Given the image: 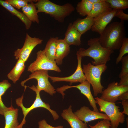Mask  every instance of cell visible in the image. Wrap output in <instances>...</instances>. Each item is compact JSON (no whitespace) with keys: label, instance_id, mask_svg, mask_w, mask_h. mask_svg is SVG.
Masks as SVG:
<instances>
[{"label":"cell","instance_id":"836d02e7","mask_svg":"<svg viewBox=\"0 0 128 128\" xmlns=\"http://www.w3.org/2000/svg\"><path fill=\"white\" fill-rule=\"evenodd\" d=\"M120 80L118 84L119 86H128V74L123 76L120 78Z\"/></svg>","mask_w":128,"mask_h":128},{"label":"cell","instance_id":"30bf717a","mask_svg":"<svg viewBox=\"0 0 128 128\" xmlns=\"http://www.w3.org/2000/svg\"><path fill=\"white\" fill-rule=\"evenodd\" d=\"M118 83L115 81L109 83L107 88L103 90L99 98L106 101L115 103L121 94L128 91V86L119 85Z\"/></svg>","mask_w":128,"mask_h":128},{"label":"cell","instance_id":"4dcf8cb0","mask_svg":"<svg viewBox=\"0 0 128 128\" xmlns=\"http://www.w3.org/2000/svg\"><path fill=\"white\" fill-rule=\"evenodd\" d=\"M90 128H111V124L110 120L103 119L99 121L95 125L93 126L89 125Z\"/></svg>","mask_w":128,"mask_h":128},{"label":"cell","instance_id":"2e32d148","mask_svg":"<svg viewBox=\"0 0 128 128\" xmlns=\"http://www.w3.org/2000/svg\"><path fill=\"white\" fill-rule=\"evenodd\" d=\"M65 35L64 39L70 46L71 45L78 46L81 44L82 35L73 26L72 23H69Z\"/></svg>","mask_w":128,"mask_h":128},{"label":"cell","instance_id":"277c9868","mask_svg":"<svg viewBox=\"0 0 128 128\" xmlns=\"http://www.w3.org/2000/svg\"><path fill=\"white\" fill-rule=\"evenodd\" d=\"M107 68L106 64L94 65L89 63L83 65L82 69L86 80L91 85L95 96L103 91L104 87L101 83V76Z\"/></svg>","mask_w":128,"mask_h":128},{"label":"cell","instance_id":"4316f807","mask_svg":"<svg viewBox=\"0 0 128 128\" xmlns=\"http://www.w3.org/2000/svg\"><path fill=\"white\" fill-rule=\"evenodd\" d=\"M113 10L125 9L128 8V0H106Z\"/></svg>","mask_w":128,"mask_h":128},{"label":"cell","instance_id":"8fae6325","mask_svg":"<svg viewBox=\"0 0 128 128\" xmlns=\"http://www.w3.org/2000/svg\"><path fill=\"white\" fill-rule=\"evenodd\" d=\"M90 86V83L86 80L76 85H64L62 87L57 88L56 90V91L60 93L63 97L65 95L64 92L66 90L72 88H75L78 89L80 91L81 93L87 97L90 105L93 109V110L95 112H99L98 109L96 105V100L94 98L91 91Z\"/></svg>","mask_w":128,"mask_h":128},{"label":"cell","instance_id":"4fadbf2b","mask_svg":"<svg viewBox=\"0 0 128 128\" xmlns=\"http://www.w3.org/2000/svg\"><path fill=\"white\" fill-rule=\"evenodd\" d=\"M82 121L86 123L99 119H110L105 114L92 110L87 106H83L74 113Z\"/></svg>","mask_w":128,"mask_h":128},{"label":"cell","instance_id":"ffe728a7","mask_svg":"<svg viewBox=\"0 0 128 128\" xmlns=\"http://www.w3.org/2000/svg\"><path fill=\"white\" fill-rule=\"evenodd\" d=\"M93 4L92 10L88 15L94 18L113 10L110 4L106 0H102L100 2Z\"/></svg>","mask_w":128,"mask_h":128},{"label":"cell","instance_id":"cb8c5ba5","mask_svg":"<svg viewBox=\"0 0 128 128\" xmlns=\"http://www.w3.org/2000/svg\"><path fill=\"white\" fill-rule=\"evenodd\" d=\"M59 39L57 37H50L43 50L45 54L50 60L55 61L56 49V42Z\"/></svg>","mask_w":128,"mask_h":128},{"label":"cell","instance_id":"7c38bea8","mask_svg":"<svg viewBox=\"0 0 128 128\" xmlns=\"http://www.w3.org/2000/svg\"><path fill=\"white\" fill-rule=\"evenodd\" d=\"M78 61L77 69L71 75L65 77H58L49 76V78L53 82L65 81L69 82L71 85L73 83L82 82L86 80V78L83 72L82 66V57L77 52Z\"/></svg>","mask_w":128,"mask_h":128},{"label":"cell","instance_id":"3957f363","mask_svg":"<svg viewBox=\"0 0 128 128\" xmlns=\"http://www.w3.org/2000/svg\"><path fill=\"white\" fill-rule=\"evenodd\" d=\"M37 13L43 12L50 15L55 20L63 23L66 17L69 16L75 9L69 3L62 5L56 4L49 0H38L35 3Z\"/></svg>","mask_w":128,"mask_h":128},{"label":"cell","instance_id":"9a60e30c","mask_svg":"<svg viewBox=\"0 0 128 128\" xmlns=\"http://www.w3.org/2000/svg\"><path fill=\"white\" fill-rule=\"evenodd\" d=\"M61 116L67 121L71 128H88L87 123H83L73 112L71 105L63 110Z\"/></svg>","mask_w":128,"mask_h":128},{"label":"cell","instance_id":"d4e9b609","mask_svg":"<svg viewBox=\"0 0 128 128\" xmlns=\"http://www.w3.org/2000/svg\"><path fill=\"white\" fill-rule=\"evenodd\" d=\"M93 5L88 0H82L78 3L76 7V11L82 16H87L91 11Z\"/></svg>","mask_w":128,"mask_h":128},{"label":"cell","instance_id":"d6986e66","mask_svg":"<svg viewBox=\"0 0 128 128\" xmlns=\"http://www.w3.org/2000/svg\"><path fill=\"white\" fill-rule=\"evenodd\" d=\"M94 23V18L87 15L83 19L78 18L72 25L82 35L91 29Z\"/></svg>","mask_w":128,"mask_h":128},{"label":"cell","instance_id":"9c48e42d","mask_svg":"<svg viewBox=\"0 0 128 128\" xmlns=\"http://www.w3.org/2000/svg\"><path fill=\"white\" fill-rule=\"evenodd\" d=\"M42 41L43 40L39 38L31 37L27 33L22 47L18 48L14 52L15 59H20L25 62L34 48L37 45L41 44Z\"/></svg>","mask_w":128,"mask_h":128},{"label":"cell","instance_id":"7402d4cb","mask_svg":"<svg viewBox=\"0 0 128 128\" xmlns=\"http://www.w3.org/2000/svg\"><path fill=\"white\" fill-rule=\"evenodd\" d=\"M0 5L20 19L25 24L26 29L28 30L30 28L32 22L27 18L23 12L18 10L5 1L0 0Z\"/></svg>","mask_w":128,"mask_h":128},{"label":"cell","instance_id":"74e56055","mask_svg":"<svg viewBox=\"0 0 128 128\" xmlns=\"http://www.w3.org/2000/svg\"><path fill=\"white\" fill-rule=\"evenodd\" d=\"M126 121L127 124V128H128V117H127L126 118Z\"/></svg>","mask_w":128,"mask_h":128},{"label":"cell","instance_id":"484cf974","mask_svg":"<svg viewBox=\"0 0 128 128\" xmlns=\"http://www.w3.org/2000/svg\"><path fill=\"white\" fill-rule=\"evenodd\" d=\"M11 86V84L7 80H4L0 82V114L3 115L7 108L3 103L2 97L7 90Z\"/></svg>","mask_w":128,"mask_h":128},{"label":"cell","instance_id":"f1b7e54d","mask_svg":"<svg viewBox=\"0 0 128 128\" xmlns=\"http://www.w3.org/2000/svg\"><path fill=\"white\" fill-rule=\"evenodd\" d=\"M119 52L116 61L117 64L121 61L123 56L128 53V38L125 37L124 39L121 47L119 49Z\"/></svg>","mask_w":128,"mask_h":128},{"label":"cell","instance_id":"603a6c76","mask_svg":"<svg viewBox=\"0 0 128 128\" xmlns=\"http://www.w3.org/2000/svg\"><path fill=\"white\" fill-rule=\"evenodd\" d=\"M23 13L32 22L39 23L38 15L37 8L34 2L28 4L22 8Z\"/></svg>","mask_w":128,"mask_h":128},{"label":"cell","instance_id":"44dd1931","mask_svg":"<svg viewBox=\"0 0 128 128\" xmlns=\"http://www.w3.org/2000/svg\"><path fill=\"white\" fill-rule=\"evenodd\" d=\"M25 62L21 59H18L14 66L7 75L8 78L14 83L18 81L24 71L26 66Z\"/></svg>","mask_w":128,"mask_h":128},{"label":"cell","instance_id":"ba28073f","mask_svg":"<svg viewBox=\"0 0 128 128\" xmlns=\"http://www.w3.org/2000/svg\"><path fill=\"white\" fill-rule=\"evenodd\" d=\"M36 60L31 63L27 71L31 73L39 70H51L58 73L61 70L56 64L55 61L49 60L46 56L44 50H40L36 53Z\"/></svg>","mask_w":128,"mask_h":128},{"label":"cell","instance_id":"ac0fdd59","mask_svg":"<svg viewBox=\"0 0 128 128\" xmlns=\"http://www.w3.org/2000/svg\"><path fill=\"white\" fill-rule=\"evenodd\" d=\"M18 110L14 108L11 105L4 113L5 120L4 128H18L19 123L17 119Z\"/></svg>","mask_w":128,"mask_h":128},{"label":"cell","instance_id":"1f68e13d","mask_svg":"<svg viewBox=\"0 0 128 128\" xmlns=\"http://www.w3.org/2000/svg\"><path fill=\"white\" fill-rule=\"evenodd\" d=\"M114 17H116L120 19L121 20H128V14L124 12L123 10H117L115 15Z\"/></svg>","mask_w":128,"mask_h":128},{"label":"cell","instance_id":"6da1fadb","mask_svg":"<svg viewBox=\"0 0 128 128\" xmlns=\"http://www.w3.org/2000/svg\"><path fill=\"white\" fill-rule=\"evenodd\" d=\"M100 35L99 41L102 47L113 50L119 49L126 35L124 21L110 23Z\"/></svg>","mask_w":128,"mask_h":128},{"label":"cell","instance_id":"e0dca14e","mask_svg":"<svg viewBox=\"0 0 128 128\" xmlns=\"http://www.w3.org/2000/svg\"><path fill=\"white\" fill-rule=\"evenodd\" d=\"M70 46L64 39H58L56 42L55 62L57 65H61L63 59L69 54L70 51Z\"/></svg>","mask_w":128,"mask_h":128},{"label":"cell","instance_id":"d6a6232c","mask_svg":"<svg viewBox=\"0 0 128 128\" xmlns=\"http://www.w3.org/2000/svg\"><path fill=\"white\" fill-rule=\"evenodd\" d=\"M39 128H64L62 125L54 127L48 124L44 119L39 121L38 123Z\"/></svg>","mask_w":128,"mask_h":128},{"label":"cell","instance_id":"5bb4252c","mask_svg":"<svg viewBox=\"0 0 128 128\" xmlns=\"http://www.w3.org/2000/svg\"><path fill=\"white\" fill-rule=\"evenodd\" d=\"M116 11L113 9L94 18V23L91 29V30L100 34L114 17Z\"/></svg>","mask_w":128,"mask_h":128},{"label":"cell","instance_id":"83f0119b","mask_svg":"<svg viewBox=\"0 0 128 128\" xmlns=\"http://www.w3.org/2000/svg\"><path fill=\"white\" fill-rule=\"evenodd\" d=\"M5 1L14 8L18 9L22 8L28 3L31 2H37V0H6Z\"/></svg>","mask_w":128,"mask_h":128},{"label":"cell","instance_id":"52a82bcc","mask_svg":"<svg viewBox=\"0 0 128 128\" xmlns=\"http://www.w3.org/2000/svg\"><path fill=\"white\" fill-rule=\"evenodd\" d=\"M48 71L47 70H39L31 73L27 78L21 82V85L24 87L25 91L27 86L24 85V83L29 80L35 79L37 82V85L36 87L38 90L40 91H44L50 95L53 96L56 93V91L49 80V76Z\"/></svg>","mask_w":128,"mask_h":128},{"label":"cell","instance_id":"8992f818","mask_svg":"<svg viewBox=\"0 0 128 128\" xmlns=\"http://www.w3.org/2000/svg\"><path fill=\"white\" fill-rule=\"evenodd\" d=\"M30 89L35 91L36 94L35 100L32 104L29 107H25L23 104V94L20 97L16 100V102L18 106L20 107L22 109L23 114V118L21 122L18 126V128H23V125L25 124L26 117L28 114L33 110L38 108L42 107L48 110L52 115L54 119L55 120L59 118V116L56 111L52 110L50 108V106L49 104L46 103L43 101L41 98L40 95V91L38 90L36 87L33 85L31 87H28Z\"/></svg>","mask_w":128,"mask_h":128},{"label":"cell","instance_id":"5b68a950","mask_svg":"<svg viewBox=\"0 0 128 128\" xmlns=\"http://www.w3.org/2000/svg\"><path fill=\"white\" fill-rule=\"evenodd\" d=\"M94 99L100 112H104L109 118L111 128H118L120 123H124L125 115L120 111L119 107L115 105L116 103L106 101L97 97Z\"/></svg>","mask_w":128,"mask_h":128},{"label":"cell","instance_id":"7a4b0ae2","mask_svg":"<svg viewBox=\"0 0 128 128\" xmlns=\"http://www.w3.org/2000/svg\"><path fill=\"white\" fill-rule=\"evenodd\" d=\"M89 47L85 49L80 48L77 52L81 57L88 56L92 58V64L94 65L106 64L110 59L111 55L114 50L102 47L98 37L91 38L87 42Z\"/></svg>","mask_w":128,"mask_h":128},{"label":"cell","instance_id":"f546056e","mask_svg":"<svg viewBox=\"0 0 128 128\" xmlns=\"http://www.w3.org/2000/svg\"><path fill=\"white\" fill-rule=\"evenodd\" d=\"M121 61L122 64V69L119 75V77L120 78L123 76L128 74V55L123 56Z\"/></svg>","mask_w":128,"mask_h":128},{"label":"cell","instance_id":"d590c367","mask_svg":"<svg viewBox=\"0 0 128 128\" xmlns=\"http://www.w3.org/2000/svg\"><path fill=\"white\" fill-rule=\"evenodd\" d=\"M128 100V91L121 94L118 97V100L122 101Z\"/></svg>","mask_w":128,"mask_h":128},{"label":"cell","instance_id":"e575fe53","mask_svg":"<svg viewBox=\"0 0 128 128\" xmlns=\"http://www.w3.org/2000/svg\"><path fill=\"white\" fill-rule=\"evenodd\" d=\"M123 106V111L122 112L123 114L128 115V100H123L121 102Z\"/></svg>","mask_w":128,"mask_h":128},{"label":"cell","instance_id":"8d00e7d4","mask_svg":"<svg viewBox=\"0 0 128 128\" xmlns=\"http://www.w3.org/2000/svg\"><path fill=\"white\" fill-rule=\"evenodd\" d=\"M92 4L98 3L101 1L102 0H88Z\"/></svg>","mask_w":128,"mask_h":128}]
</instances>
